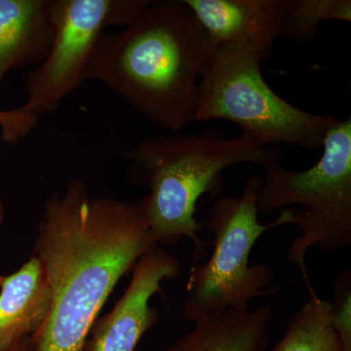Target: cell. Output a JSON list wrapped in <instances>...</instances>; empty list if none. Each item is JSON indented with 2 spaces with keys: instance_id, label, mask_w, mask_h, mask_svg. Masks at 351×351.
<instances>
[{
  "instance_id": "obj_5",
  "label": "cell",
  "mask_w": 351,
  "mask_h": 351,
  "mask_svg": "<svg viewBox=\"0 0 351 351\" xmlns=\"http://www.w3.org/2000/svg\"><path fill=\"white\" fill-rule=\"evenodd\" d=\"M262 178L251 176L240 196L217 200L210 211L206 230L214 237L213 253L206 263L189 269L184 319L195 321L225 311H248L255 298L276 294V271L267 263L249 265L254 245L276 226L294 223V212L283 209L267 225L258 221Z\"/></svg>"
},
{
  "instance_id": "obj_9",
  "label": "cell",
  "mask_w": 351,
  "mask_h": 351,
  "mask_svg": "<svg viewBox=\"0 0 351 351\" xmlns=\"http://www.w3.org/2000/svg\"><path fill=\"white\" fill-rule=\"evenodd\" d=\"M219 44L253 41L272 48L283 38L285 0H182Z\"/></svg>"
},
{
  "instance_id": "obj_17",
  "label": "cell",
  "mask_w": 351,
  "mask_h": 351,
  "mask_svg": "<svg viewBox=\"0 0 351 351\" xmlns=\"http://www.w3.org/2000/svg\"><path fill=\"white\" fill-rule=\"evenodd\" d=\"M3 351H38L36 350V339L32 336L21 339Z\"/></svg>"
},
{
  "instance_id": "obj_12",
  "label": "cell",
  "mask_w": 351,
  "mask_h": 351,
  "mask_svg": "<svg viewBox=\"0 0 351 351\" xmlns=\"http://www.w3.org/2000/svg\"><path fill=\"white\" fill-rule=\"evenodd\" d=\"M271 307L225 311L195 321V327L165 351H265Z\"/></svg>"
},
{
  "instance_id": "obj_16",
  "label": "cell",
  "mask_w": 351,
  "mask_h": 351,
  "mask_svg": "<svg viewBox=\"0 0 351 351\" xmlns=\"http://www.w3.org/2000/svg\"><path fill=\"white\" fill-rule=\"evenodd\" d=\"M38 117L24 112L21 108L0 110L1 138L6 143H16L24 138L38 123Z\"/></svg>"
},
{
  "instance_id": "obj_18",
  "label": "cell",
  "mask_w": 351,
  "mask_h": 351,
  "mask_svg": "<svg viewBox=\"0 0 351 351\" xmlns=\"http://www.w3.org/2000/svg\"><path fill=\"white\" fill-rule=\"evenodd\" d=\"M4 219V207L3 203H2L1 197H0V225H1L2 221Z\"/></svg>"
},
{
  "instance_id": "obj_4",
  "label": "cell",
  "mask_w": 351,
  "mask_h": 351,
  "mask_svg": "<svg viewBox=\"0 0 351 351\" xmlns=\"http://www.w3.org/2000/svg\"><path fill=\"white\" fill-rule=\"evenodd\" d=\"M271 50L253 41L221 44L200 80L195 122L228 120L263 147L320 149L341 119L304 112L277 95L262 73Z\"/></svg>"
},
{
  "instance_id": "obj_15",
  "label": "cell",
  "mask_w": 351,
  "mask_h": 351,
  "mask_svg": "<svg viewBox=\"0 0 351 351\" xmlns=\"http://www.w3.org/2000/svg\"><path fill=\"white\" fill-rule=\"evenodd\" d=\"M331 304L332 324L341 351H351V269L341 272L335 284Z\"/></svg>"
},
{
  "instance_id": "obj_8",
  "label": "cell",
  "mask_w": 351,
  "mask_h": 351,
  "mask_svg": "<svg viewBox=\"0 0 351 351\" xmlns=\"http://www.w3.org/2000/svg\"><path fill=\"white\" fill-rule=\"evenodd\" d=\"M181 263L162 247H154L133 267L130 284L112 311L94 323L84 351H135L143 336L156 326L158 313L149 301L163 281L174 280Z\"/></svg>"
},
{
  "instance_id": "obj_6",
  "label": "cell",
  "mask_w": 351,
  "mask_h": 351,
  "mask_svg": "<svg viewBox=\"0 0 351 351\" xmlns=\"http://www.w3.org/2000/svg\"><path fill=\"white\" fill-rule=\"evenodd\" d=\"M323 154L308 170L289 171L278 162L265 168L258 195V212L271 213L291 205L306 211L294 212L299 237L292 240L286 260L301 269L309 292L306 255L316 245L327 252L351 246V117L339 120L328 131Z\"/></svg>"
},
{
  "instance_id": "obj_11",
  "label": "cell",
  "mask_w": 351,
  "mask_h": 351,
  "mask_svg": "<svg viewBox=\"0 0 351 351\" xmlns=\"http://www.w3.org/2000/svg\"><path fill=\"white\" fill-rule=\"evenodd\" d=\"M50 306L49 283L36 256L14 274L0 276V351L34 336L47 319Z\"/></svg>"
},
{
  "instance_id": "obj_3",
  "label": "cell",
  "mask_w": 351,
  "mask_h": 351,
  "mask_svg": "<svg viewBox=\"0 0 351 351\" xmlns=\"http://www.w3.org/2000/svg\"><path fill=\"white\" fill-rule=\"evenodd\" d=\"M122 157L136 182L149 189L138 205L157 245L173 246L186 237L197 262L207 252L195 217L201 196L219 195L221 173L226 168L251 163L265 169L278 162L279 152L246 134L228 138L207 129L201 134L152 136Z\"/></svg>"
},
{
  "instance_id": "obj_7",
  "label": "cell",
  "mask_w": 351,
  "mask_h": 351,
  "mask_svg": "<svg viewBox=\"0 0 351 351\" xmlns=\"http://www.w3.org/2000/svg\"><path fill=\"white\" fill-rule=\"evenodd\" d=\"M149 0H52L54 38L47 58L29 73L24 112L38 117L56 112L86 80L97 43L108 27L128 25Z\"/></svg>"
},
{
  "instance_id": "obj_10",
  "label": "cell",
  "mask_w": 351,
  "mask_h": 351,
  "mask_svg": "<svg viewBox=\"0 0 351 351\" xmlns=\"http://www.w3.org/2000/svg\"><path fill=\"white\" fill-rule=\"evenodd\" d=\"M53 38L52 0H0V86L11 69L43 63Z\"/></svg>"
},
{
  "instance_id": "obj_14",
  "label": "cell",
  "mask_w": 351,
  "mask_h": 351,
  "mask_svg": "<svg viewBox=\"0 0 351 351\" xmlns=\"http://www.w3.org/2000/svg\"><path fill=\"white\" fill-rule=\"evenodd\" d=\"M327 20L350 23V0H285L283 38L294 43L313 40Z\"/></svg>"
},
{
  "instance_id": "obj_1",
  "label": "cell",
  "mask_w": 351,
  "mask_h": 351,
  "mask_svg": "<svg viewBox=\"0 0 351 351\" xmlns=\"http://www.w3.org/2000/svg\"><path fill=\"white\" fill-rule=\"evenodd\" d=\"M157 246L137 204L91 197L82 179L46 201L34 242L49 283L47 319L38 351H84L108 295L145 254Z\"/></svg>"
},
{
  "instance_id": "obj_2",
  "label": "cell",
  "mask_w": 351,
  "mask_h": 351,
  "mask_svg": "<svg viewBox=\"0 0 351 351\" xmlns=\"http://www.w3.org/2000/svg\"><path fill=\"white\" fill-rule=\"evenodd\" d=\"M221 44L182 0L152 2L117 34H105L88 64L86 80L110 88L165 130L195 120L201 77Z\"/></svg>"
},
{
  "instance_id": "obj_13",
  "label": "cell",
  "mask_w": 351,
  "mask_h": 351,
  "mask_svg": "<svg viewBox=\"0 0 351 351\" xmlns=\"http://www.w3.org/2000/svg\"><path fill=\"white\" fill-rule=\"evenodd\" d=\"M271 351H341L330 302L311 293L293 314L285 335Z\"/></svg>"
}]
</instances>
